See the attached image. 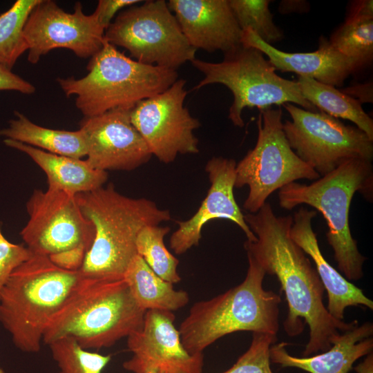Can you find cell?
I'll return each mask as SVG.
<instances>
[{"label": "cell", "mask_w": 373, "mask_h": 373, "mask_svg": "<svg viewBox=\"0 0 373 373\" xmlns=\"http://www.w3.org/2000/svg\"><path fill=\"white\" fill-rule=\"evenodd\" d=\"M245 220L257 238L247 240L244 247L262 267L266 274L274 275L287 303L283 322L290 337L300 335L307 324L309 340L303 352L307 357L327 351L333 341L358 323L333 318L323 303L324 287L303 249L290 237L291 216H276L271 204L265 202L255 213L244 215Z\"/></svg>", "instance_id": "cell-1"}, {"label": "cell", "mask_w": 373, "mask_h": 373, "mask_svg": "<svg viewBox=\"0 0 373 373\" xmlns=\"http://www.w3.org/2000/svg\"><path fill=\"white\" fill-rule=\"evenodd\" d=\"M84 216L95 228V237L79 271L84 279L116 280L137 253L136 239L145 226L171 220L169 211L145 198L119 193L110 184L75 195Z\"/></svg>", "instance_id": "cell-2"}, {"label": "cell", "mask_w": 373, "mask_h": 373, "mask_svg": "<svg viewBox=\"0 0 373 373\" xmlns=\"http://www.w3.org/2000/svg\"><path fill=\"white\" fill-rule=\"evenodd\" d=\"M84 280L48 256L32 254L11 274L0 296V323L27 353L41 349L44 332Z\"/></svg>", "instance_id": "cell-3"}, {"label": "cell", "mask_w": 373, "mask_h": 373, "mask_svg": "<svg viewBox=\"0 0 373 373\" xmlns=\"http://www.w3.org/2000/svg\"><path fill=\"white\" fill-rule=\"evenodd\" d=\"M248 269L244 280L209 300L195 303L178 329L184 348L200 354L222 336L240 331L277 335L281 298L262 286L266 272L247 253Z\"/></svg>", "instance_id": "cell-4"}, {"label": "cell", "mask_w": 373, "mask_h": 373, "mask_svg": "<svg viewBox=\"0 0 373 373\" xmlns=\"http://www.w3.org/2000/svg\"><path fill=\"white\" fill-rule=\"evenodd\" d=\"M356 192L372 202L373 166L370 161L350 160L312 184L294 182L278 192L281 208L291 210L305 204L323 214L328 227L327 242L334 251L339 271L349 281L363 277L366 260L359 252L350 228V208Z\"/></svg>", "instance_id": "cell-5"}, {"label": "cell", "mask_w": 373, "mask_h": 373, "mask_svg": "<svg viewBox=\"0 0 373 373\" xmlns=\"http://www.w3.org/2000/svg\"><path fill=\"white\" fill-rule=\"evenodd\" d=\"M145 312L124 278H84L48 323L42 342L70 337L85 350L109 347L139 329Z\"/></svg>", "instance_id": "cell-6"}, {"label": "cell", "mask_w": 373, "mask_h": 373, "mask_svg": "<svg viewBox=\"0 0 373 373\" xmlns=\"http://www.w3.org/2000/svg\"><path fill=\"white\" fill-rule=\"evenodd\" d=\"M87 70L79 79H57L67 97L76 96V107L84 117L116 108L132 109L166 90L178 77L176 70L138 62L106 41L90 57Z\"/></svg>", "instance_id": "cell-7"}, {"label": "cell", "mask_w": 373, "mask_h": 373, "mask_svg": "<svg viewBox=\"0 0 373 373\" xmlns=\"http://www.w3.org/2000/svg\"><path fill=\"white\" fill-rule=\"evenodd\" d=\"M224 55L218 63L196 58L191 61L204 76L193 90L212 84L227 87L233 97L228 117L234 126H244L242 114L246 108L256 107L260 111L291 103L307 111H319L303 98L297 82L278 75L257 48L241 44Z\"/></svg>", "instance_id": "cell-8"}, {"label": "cell", "mask_w": 373, "mask_h": 373, "mask_svg": "<svg viewBox=\"0 0 373 373\" xmlns=\"http://www.w3.org/2000/svg\"><path fill=\"white\" fill-rule=\"evenodd\" d=\"M282 117L280 106L260 110L256 144L236 163L234 187H249L243 204L249 213H256L276 190L299 179L316 180L321 177L290 147Z\"/></svg>", "instance_id": "cell-9"}, {"label": "cell", "mask_w": 373, "mask_h": 373, "mask_svg": "<svg viewBox=\"0 0 373 373\" xmlns=\"http://www.w3.org/2000/svg\"><path fill=\"white\" fill-rule=\"evenodd\" d=\"M104 39L126 48L134 60L177 70L195 58L193 48L164 0H148L118 13Z\"/></svg>", "instance_id": "cell-10"}, {"label": "cell", "mask_w": 373, "mask_h": 373, "mask_svg": "<svg viewBox=\"0 0 373 373\" xmlns=\"http://www.w3.org/2000/svg\"><path fill=\"white\" fill-rule=\"evenodd\" d=\"M283 106L291 118L283 123L290 147L321 177L350 160L372 162L373 140L356 126L345 125L323 112L307 111L291 103Z\"/></svg>", "instance_id": "cell-11"}, {"label": "cell", "mask_w": 373, "mask_h": 373, "mask_svg": "<svg viewBox=\"0 0 373 373\" xmlns=\"http://www.w3.org/2000/svg\"><path fill=\"white\" fill-rule=\"evenodd\" d=\"M186 83L178 79L164 91L139 102L131 110V121L152 155L165 164L173 162L178 154L199 153L193 131L201 124L184 105Z\"/></svg>", "instance_id": "cell-12"}, {"label": "cell", "mask_w": 373, "mask_h": 373, "mask_svg": "<svg viewBox=\"0 0 373 373\" xmlns=\"http://www.w3.org/2000/svg\"><path fill=\"white\" fill-rule=\"evenodd\" d=\"M26 210L29 218L20 235L32 254L49 256L77 247L90 249L95 228L82 214L75 195L36 189Z\"/></svg>", "instance_id": "cell-13"}, {"label": "cell", "mask_w": 373, "mask_h": 373, "mask_svg": "<svg viewBox=\"0 0 373 373\" xmlns=\"http://www.w3.org/2000/svg\"><path fill=\"white\" fill-rule=\"evenodd\" d=\"M105 30L94 15H85L77 2L67 12L54 1L41 0L26 23L23 34L28 46V61L37 64L55 48H67L80 58L95 55L104 43Z\"/></svg>", "instance_id": "cell-14"}, {"label": "cell", "mask_w": 373, "mask_h": 373, "mask_svg": "<svg viewBox=\"0 0 373 373\" xmlns=\"http://www.w3.org/2000/svg\"><path fill=\"white\" fill-rule=\"evenodd\" d=\"M172 312L149 309L141 327L127 337L131 359L123 363L126 370L144 373L153 369L166 373H202L203 353L192 354L184 347L174 325Z\"/></svg>", "instance_id": "cell-15"}, {"label": "cell", "mask_w": 373, "mask_h": 373, "mask_svg": "<svg viewBox=\"0 0 373 373\" xmlns=\"http://www.w3.org/2000/svg\"><path fill=\"white\" fill-rule=\"evenodd\" d=\"M131 110L113 109L82 120L86 160L93 168L104 171H131L150 160L152 154L131 121Z\"/></svg>", "instance_id": "cell-16"}, {"label": "cell", "mask_w": 373, "mask_h": 373, "mask_svg": "<svg viewBox=\"0 0 373 373\" xmlns=\"http://www.w3.org/2000/svg\"><path fill=\"white\" fill-rule=\"evenodd\" d=\"M236 166L233 159L223 157H213L207 162L205 171L211 186L195 213L186 220L177 221L178 228L169 239L170 247L175 254H183L198 246L203 227L216 219L233 222L242 230L248 241L257 240L234 198Z\"/></svg>", "instance_id": "cell-17"}, {"label": "cell", "mask_w": 373, "mask_h": 373, "mask_svg": "<svg viewBox=\"0 0 373 373\" xmlns=\"http://www.w3.org/2000/svg\"><path fill=\"white\" fill-rule=\"evenodd\" d=\"M167 4L195 50L225 54L242 44V30L229 0H169Z\"/></svg>", "instance_id": "cell-18"}, {"label": "cell", "mask_w": 373, "mask_h": 373, "mask_svg": "<svg viewBox=\"0 0 373 373\" xmlns=\"http://www.w3.org/2000/svg\"><path fill=\"white\" fill-rule=\"evenodd\" d=\"M241 44L260 50L276 70L294 73L334 87L343 86L350 75L358 71L356 63L338 52L323 36L319 39L318 49L308 52L280 50L250 29L242 31Z\"/></svg>", "instance_id": "cell-19"}, {"label": "cell", "mask_w": 373, "mask_h": 373, "mask_svg": "<svg viewBox=\"0 0 373 373\" xmlns=\"http://www.w3.org/2000/svg\"><path fill=\"white\" fill-rule=\"evenodd\" d=\"M316 216V211L304 207L296 211L292 217L290 237L314 262L317 274L327 292V312L335 319L344 321L345 309L347 307L361 305L372 310V300L324 258L312 225Z\"/></svg>", "instance_id": "cell-20"}, {"label": "cell", "mask_w": 373, "mask_h": 373, "mask_svg": "<svg viewBox=\"0 0 373 373\" xmlns=\"http://www.w3.org/2000/svg\"><path fill=\"white\" fill-rule=\"evenodd\" d=\"M372 323H358L341 332L327 351L303 358L290 355L285 348L287 343H276L269 350L270 361L282 367H297L309 373H348L356 360L372 352Z\"/></svg>", "instance_id": "cell-21"}, {"label": "cell", "mask_w": 373, "mask_h": 373, "mask_svg": "<svg viewBox=\"0 0 373 373\" xmlns=\"http://www.w3.org/2000/svg\"><path fill=\"white\" fill-rule=\"evenodd\" d=\"M3 143L26 153L43 170L48 189L76 195L97 189L108 179L106 171L93 168L86 160L50 153L10 139H4Z\"/></svg>", "instance_id": "cell-22"}, {"label": "cell", "mask_w": 373, "mask_h": 373, "mask_svg": "<svg viewBox=\"0 0 373 373\" xmlns=\"http://www.w3.org/2000/svg\"><path fill=\"white\" fill-rule=\"evenodd\" d=\"M15 119L0 130V136L32 146L44 151L81 159L87 148L83 131H69L45 128L30 121L25 115L15 111Z\"/></svg>", "instance_id": "cell-23"}, {"label": "cell", "mask_w": 373, "mask_h": 373, "mask_svg": "<svg viewBox=\"0 0 373 373\" xmlns=\"http://www.w3.org/2000/svg\"><path fill=\"white\" fill-rule=\"evenodd\" d=\"M123 278L137 304L145 311L173 312L189 303L186 291L175 290L173 284L159 277L139 254L131 261Z\"/></svg>", "instance_id": "cell-24"}, {"label": "cell", "mask_w": 373, "mask_h": 373, "mask_svg": "<svg viewBox=\"0 0 373 373\" xmlns=\"http://www.w3.org/2000/svg\"><path fill=\"white\" fill-rule=\"evenodd\" d=\"M296 82L303 98L319 111L351 121L373 140V119L356 99L308 77L298 76Z\"/></svg>", "instance_id": "cell-25"}, {"label": "cell", "mask_w": 373, "mask_h": 373, "mask_svg": "<svg viewBox=\"0 0 373 373\" xmlns=\"http://www.w3.org/2000/svg\"><path fill=\"white\" fill-rule=\"evenodd\" d=\"M41 0H17L0 15V64L12 70L28 49L23 30L33 8Z\"/></svg>", "instance_id": "cell-26"}, {"label": "cell", "mask_w": 373, "mask_h": 373, "mask_svg": "<svg viewBox=\"0 0 373 373\" xmlns=\"http://www.w3.org/2000/svg\"><path fill=\"white\" fill-rule=\"evenodd\" d=\"M171 229L169 227L148 225L139 232L136 239V250L162 279L174 284L181 280L178 273L179 260L167 249L164 238Z\"/></svg>", "instance_id": "cell-27"}, {"label": "cell", "mask_w": 373, "mask_h": 373, "mask_svg": "<svg viewBox=\"0 0 373 373\" xmlns=\"http://www.w3.org/2000/svg\"><path fill=\"white\" fill-rule=\"evenodd\" d=\"M328 41L338 52L353 60L358 70L368 67L373 61V19L344 21Z\"/></svg>", "instance_id": "cell-28"}, {"label": "cell", "mask_w": 373, "mask_h": 373, "mask_svg": "<svg viewBox=\"0 0 373 373\" xmlns=\"http://www.w3.org/2000/svg\"><path fill=\"white\" fill-rule=\"evenodd\" d=\"M230 8L241 30L250 29L262 41L272 45L284 34L274 22L269 0H229Z\"/></svg>", "instance_id": "cell-29"}, {"label": "cell", "mask_w": 373, "mask_h": 373, "mask_svg": "<svg viewBox=\"0 0 373 373\" xmlns=\"http://www.w3.org/2000/svg\"><path fill=\"white\" fill-rule=\"evenodd\" d=\"M58 373H102L111 355L91 352L81 347L72 338L59 339L48 345Z\"/></svg>", "instance_id": "cell-30"}, {"label": "cell", "mask_w": 373, "mask_h": 373, "mask_svg": "<svg viewBox=\"0 0 373 373\" xmlns=\"http://www.w3.org/2000/svg\"><path fill=\"white\" fill-rule=\"evenodd\" d=\"M277 340V335L253 332L248 350L222 373H274L270 366L269 350Z\"/></svg>", "instance_id": "cell-31"}, {"label": "cell", "mask_w": 373, "mask_h": 373, "mask_svg": "<svg viewBox=\"0 0 373 373\" xmlns=\"http://www.w3.org/2000/svg\"><path fill=\"white\" fill-rule=\"evenodd\" d=\"M1 226L0 222V296L12 271L32 255L24 245L8 241L2 233Z\"/></svg>", "instance_id": "cell-32"}, {"label": "cell", "mask_w": 373, "mask_h": 373, "mask_svg": "<svg viewBox=\"0 0 373 373\" xmlns=\"http://www.w3.org/2000/svg\"><path fill=\"white\" fill-rule=\"evenodd\" d=\"M142 2L140 0H99L93 14L98 23L106 30L119 10Z\"/></svg>", "instance_id": "cell-33"}, {"label": "cell", "mask_w": 373, "mask_h": 373, "mask_svg": "<svg viewBox=\"0 0 373 373\" xmlns=\"http://www.w3.org/2000/svg\"><path fill=\"white\" fill-rule=\"evenodd\" d=\"M87 251L85 247H77L48 257L58 267L66 271H75L82 267Z\"/></svg>", "instance_id": "cell-34"}, {"label": "cell", "mask_w": 373, "mask_h": 373, "mask_svg": "<svg viewBox=\"0 0 373 373\" xmlns=\"http://www.w3.org/2000/svg\"><path fill=\"white\" fill-rule=\"evenodd\" d=\"M0 90H15L29 95L35 92V87L0 64Z\"/></svg>", "instance_id": "cell-35"}, {"label": "cell", "mask_w": 373, "mask_h": 373, "mask_svg": "<svg viewBox=\"0 0 373 373\" xmlns=\"http://www.w3.org/2000/svg\"><path fill=\"white\" fill-rule=\"evenodd\" d=\"M373 19V1L354 0L350 1L345 21H361Z\"/></svg>", "instance_id": "cell-36"}, {"label": "cell", "mask_w": 373, "mask_h": 373, "mask_svg": "<svg viewBox=\"0 0 373 373\" xmlns=\"http://www.w3.org/2000/svg\"><path fill=\"white\" fill-rule=\"evenodd\" d=\"M341 91L356 99L361 104L373 102L372 81L354 84L341 89Z\"/></svg>", "instance_id": "cell-37"}, {"label": "cell", "mask_w": 373, "mask_h": 373, "mask_svg": "<svg viewBox=\"0 0 373 373\" xmlns=\"http://www.w3.org/2000/svg\"><path fill=\"white\" fill-rule=\"evenodd\" d=\"M309 10V4L305 1L301 0H285L282 1L278 6V10L281 14L291 12H305Z\"/></svg>", "instance_id": "cell-38"}, {"label": "cell", "mask_w": 373, "mask_h": 373, "mask_svg": "<svg viewBox=\"0 0 373 373\" xmlns=\"http://www.w3.org/2000/svg\"><path fill=\"white\" fill-rule=\"evenodd\" d=\"M357 373H373V354H367L363 362L353 368Z\"/></svg>", "instance_id": "cell-39"}, {"label": "cell", "mask_w": 373, "mask_h": 373, "mask_svg": "<svg viewBox=\"0 0 373 373\" xmlns=\"http://www.w3.org/2000/svg\"><path fill=\"white\" fill-rule=\"evenodd\" d=\"M144 373H166L161 370H158V369H153V370H149Z\"/></svg>", "instance_id": "cell-40"}, {"label": "cell", "mask_w": 373, "mask_h": 373, "mask_svg": "<svg viewBox=\"0 0 373 373\" xmlns=\"http://www.w3.org/2000/svg\"><path fill=\"white\" fill-rule=\"evenodd\" d=\"M0 373H4L1 368H0Z\"/></svg>", "instance_id": "cell-41"}]
</instances>
